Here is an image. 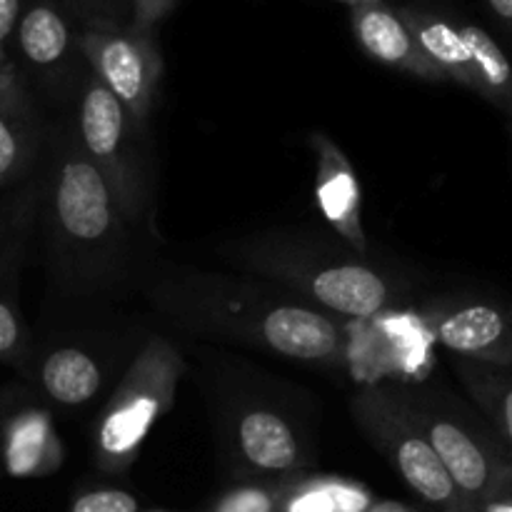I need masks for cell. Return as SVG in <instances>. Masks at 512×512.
<instances>
[{
    "instance_id": "4dcf8cb0",
    "label": "cell",
    "mask_w": 512,
    "mask_h": 512,
    "mask_svg": "<svg viewBox=\"0 0 512 512\" xmlns=\"http://www.w3.org/2000/svg\"><path fill=\"white\" fill-rule=\"evenodd\" d=\"M340 3L350 5V8H358V5H370V3H383V0H340Z\"/></svg>"
},
{
    "instance_id": "2e32d148",
    "label": "cell",
    "mask_w": 512,
    "mask_h": 512,
    "mask_svg": "<svg viewBox=\"0 0 512 512\" xmlns=\"http://www.w3.org/2000/svg\"><path fill=\"white\" fill-rule=\"evenodd\" d=\"M238 445L245 460L265 473H283L300 463V445L293 428L268 410H253L240 420Z\"/></svg>"
},
{
    "instance_id": "7c38bea8",
    "label": "cell",
    "mask_w": 512,
    "mask_h": 512,
    "mask_svg": "<svg viewBox=\"0 0 512 512\" xmlns=\"http://www.w3.org/2000/svg\"><path fill=\"white\" fill-rule=\"evenodd\" d=\"M305 290L315 303L348 318L368 320L383 313L390 303V290L375 270L358 263L328 265L305 278Z\"/></svg>"
},
{
    "instance_id": "3957f363",
    "label": "cell",
    "mask_w": 512,
    "mask_h": 512,
    "mask_svg": "<svg viewBox=\"0 0 512 512\" xmlns=\"http://www.w3.org/2000/svg\"><path fill=\"white\" fill-rule=\"evenodd\" d=\"M78 50L90 65V75L113 93L133 125L143 123L163 75L155 30L133 23L90 25L78 33Z\"/></svg>"
},
{
    "instance_id": "cb8c5ba5",
    "label": "cell",
    "mask_w": 512,
    "mask_h": 512,
    "mask_svg": "<svg viewBox=\"0 0 512 512\" xmlns=\"http://www.w3.org/2000/svg\"><path fill=\"white\" fill-rule=\"evenodd\" d=\"M25 345L23 325H20L18 313L0 298V363L15 360Z\"/></svg>"
},
{
    "instance_id": "6da1fadb",
    "label": "cell",
    "mask_w": 512,
    "mask_h": 512,
    "mask_svg": "<svg viewBox=\"0 0 512 512\" xmlns=\"http://www.w3.org/2000/svg\"><path fill=\"white\" fill-rule=\"evenodd\" d=\"M180 355L163 338H153L125 373L98 428V455L105 468H125L138 455L178 390Z\"/></svg>"
},
{
    "instance_id": "f546056e",
    "label": "cell",
    "mask_w": 512,
    "mask_h": 512,
    "mask_svg": "<svg viewBox=\"0 0 512 512\" xmlns=\"http://www.w3.org/2000/svg\"><path fill=\"white\" fill-rule=\"evenodd\" d=\"M365 512H418V510H410V508H405V505H398V503H373Z\"/></svg>"
},
{
    "instance_id": "44dd1931",
    "label": "cell",
    "mask_w": 512,
    "mask_h": 512,
    "mask_svg": "<svg viewBox=\"0 0 512 512\" xmlns=\"http://www.w3.org/2000/svg\"><path fill=\"white\" fill-rule=\"evenodd\" d=\"M60 3L70 15L83 20V28L130 23V0H60Z\"/></svg>"
},
{
    "instance_id": "4fadbf2b",
    "label": "cell",
    "mask_w": 512,
    "mask_h": 512,
    "mask_svg": "<svg viewBox=\"0 0 512 512\" xmlns=\"http://www.w3.org/2000/svg\"><path fill=\"white\" fill-rule=\"evenodd\" d=\"M398 15L410 28L413 38L418 40L423 53L443 70L445 78L478 93V73H475L473 55H470L458 23L433 13V10L410 8V5L398 8Z\"/></svg>"
},
{
    "instance_id": "4316f807",
    "label": "cell",
    "mask_w": 512,
    "mask_h": 512,
    "mask_svg": "<svg viewBox=\"0 0 512 512\" xmlns=\"http://www.w3.org/2000/svg\"><path fill=\"white\" fill-rule=\"evenodd\" d=\"M28 3L30 0H0V48H5L8 40L13 38L20 15Z\"/></svg>"
},
{
    "instance_id": "8fae6325",
    "label": "cell",
    "mask_w": 512,
    "mask_h": 512,
    "mask_svg": "<svg viewBox=\"0 0 512 512\" xmlns=\"http://www.w3.org/2000/svg\"><path fill=\"white\" fill-rule=\"evenodd\" d=\"M13 38L25 65L40 75L58 73L73 48H78V35L70 28L68 10L60 0H30Z\"/></svg>"
},
{
    "instance_id": "ac0fdd59",
    "label": "cell",
    "mask_w": 512,
    "mask_h": 512,
    "mask_svg": "<svg viewBox=\"0 0 512 512\" xmlns=\"http://www.w3.org/2000/svg\"><path fill=\"white\" fill-rule=\"evenodd\" d=\"M458 373L485 418L512 450V370L505 365L458 360Z\"/></svg>"
},
{
    "instance_id": "30bf717a",
    "label": "cell",
    "mask_w": 512,
    "mask_h": 512,
    "mask_svg": "<svg viewBox=\"0 0 512 512\" xmlns=\"http://www.w3.org/2000/svg\"><path fill=\"white\" fill-rule=\"evenodd\" d=\"M313 148L318 153V205L325 220L353 245L365 253L368 240L360 215V188L355 170L350 168L343 150L325 135H313Z\"/></svg>"
},
{
    "instance_id": "7402d4cb",
    "label": "cell",
    "mask_w": 512,
    "mask_h": 512,
    "mask_svg": "<svg viewBox=\"0 0 512 512\" xmlns=\"http://www.w3.org/2000/svg\"><path fill=\"white\" fill-rule=\"evenodd\" d=\"M138 500L125 490H95L73 503L70 512H138Z\"/></svg>"
},
{
    "instance_id": "5b68a950",
    "label": "cell",
    "mask_w": 512,
    "mask_h": 512,
    "mask_svg": "<svg viewBox=\"0 0 512 512\" xmlns=\"http://www.w3.org/2000/svg\"><path fill=\"white\" fill-rule=\"evenodd\" d=\"M415 420L423 428L425 438L430 440L438 453L440 463L445 465L453 478L455 488L463 495L465 505L475 512L488 490L493 488L500 470L510 463V455L500 445H495L488 435L470 430L463 420L438 413H420L415 410Z\"/></svg>"
},
{
    "instance_id": "e0dca14e",
    "label": "cell",
    "mask_w": 512,
    "mask_h": 512,
    "mask_svg": "<svg viewBox=\"0 0 512 512\" xmlns=\"http://www.w3.org/2000/svg\"><path fill=\"white\" fill-rule=\"evenodd\" d=\"M98 363L78 348H60L45 358L40 368V383L45 393L60 405H83L100 388Z\"/></svg>"
},
{
    "instance_id": "d6986e66",
    "label": "cell",
    "mask_w": 512,
    "mask_h": 512,
    "mask_svg": "<svg viewBox=\"0 0 512 512\" xmlns=\"http://www.w3.org/2000/svg\"><path fill=\"white\" fill-rule=\"evenodd\" d=\"M478 73V95L512 118V63L480 25L458 23Z\"/></svg>"
},
{
    "instance_id": "7a4b0ae2",
    "label": "cell",
    "mask_w": 512,
    "mask_h": 512,
    "mask_svg": "<svg viewBox=\"0 0 512 512\" xmlns=\"http://www.w3.org/2000/svg\"><path fill=\"white\" fill-rule=\"evenodd\" d=\"M355 415L420 498L438 505L443 512H470L410 405L388 393L370 390L355 400Z\"/></svg>"
},
{
    "instance_id": "603a6c76",
    "label": "cell",
    "mask_w": 512,
    "mask_h": 512,
    "mask_svg": "<svg viewBox=\"0 0 512 512\" xmlns=\"http://www.w3.org/2000/svg\"><path fill=\"white\" fill-rule=\"evenodd\" d=\"M215 512H278V498L273 490H235L215 508Z\"/></svg>"
},
{
    "instance_id": "9a60e30c",
    "label": "cell",
    "mask_w": 512,
    "mask_h": 512,
    "mask_svg": "<svg viewBox=\"0 0 512 512\" xmlns=\"http://www.w3.org/2000/svg\"><path fill=\"white\" fill-rule=\"evenodd\" d=\"M63 450L45 413H23L8 425L5 433V465L15 478L53 473Z\"/></svg>"
},
{
    "instance_id": "484cf974",
    "label": "cell",
    "mask_w": 512,
    "mask_h": 512,
    "mask_svg": "<svg viewBox=\"0 0 512 512\" xmlns=\"http://www.w3.org/2000/svg\"><path fill=\"white\" fill-rule=\"evenodd\" d=\"M175 0H130V23L155 30V25L173 10Z\"/></svg>"
},
{
    "instance_id": "277c9868",
    "label": "cell",
    "mask_w": 512,
    "mask_h": 512,
    "mask_svg": "<svg viewBox=\"0 0 512 512\" xmlns=\"http://www.w3.org/2000/svg\"><path fill=\"white\" fill-rule=\"evenodd\" d=\"M130 125L133 120L125 113L123 105L103 83L90 75L83 100H80V143H83L85 158L108 180L120 213L125 215H133L138 210V183H135V170L128 155Z\"/></svg>"
},
{
    "instance_id": "8992f818",
    "label": "cell",
    "mask_w": 512,
    "mask_h": 512,
    "mask_svg": "<svg viewBox=\"0 0 512 512\" xmlns=\"http://www.w3.org/2000/svg\"><path fill=\"white\" fill-rule=\"evenodd\" d=\"M118 200L98 168L75 153L60 165L55 183V215L65 233L78 243H98L115 230Z\"/></svg>"
},
{
    "instance_id": "9c48e42d",
    "label": "cell",
    "mask_w": 512,
    "mask_h": 512,
    "mask_svg": "<svg viewBox=\"0 0 512 512\" xmlns=\"http://www.w3.org/2000/svg\"><path fill=\"white\" fill-rule=\"evenodd\" d=\"M260 340L275 353L305 363L330 360L343 350L338 325L328 315L300 305H280L268 310L260 320Z\"/></svg>"
},
{
    "instance_id": "52a82bcc",
    "label": "cell",
    "mask_w": 512,
    "mask_h": 512,
    "mask_svg": "<svg viewBox=\"0 0 512 512\" xmlns=\"http://www.w3.org/2000/svg\"><path fill=\"white\" fill-rule=\"evenodd\" d=\"M435 340L463 360L512 365V310L490 303H463L433 323Z\"/></svg>"
},
{
    "instance_id": "ba28073f",
    "label": "cell",
    "mask_w": 512,
    "mask_h": 512,
    "mask_svg": "<svg viewBox=\"0 0 512 512\" xmlns=\"http://www.w3.org/2000/svg\"><path fill=\"white\" fill-rule=\"evenodd\" d=\"M350 25H353L355 40L370 58L390 68L405 70L415 78L433 80V83L448 80L443 70L423 53L418 40L398 15V8H388L385 3L358 5V8H350Z\"/></svg>"
},
{
    "instance_id": "f1b7e54d",
    "label": "cell",
    "mask_w": 512,
    "mask_h": 512,
    "mask_svg": "<svg viewBox=\"0 0 512 512\" xmlns=\"http://www.w3.org/2000/svg\"><path fill=\"white\" fill-rule=\"evenodd\" d=\"M13 78H18V70H15L13 60L8 58L5 48H0V88H3L5 83H10Z\"/></svg>"
},
{
    "instance_id": "ffe728a7",
    "label": "cell",
    "mask_w": 512,
    "mask_h": 512,
    "mask_svg": "<svg viewBox=\"0 0 512 512\" xmlns=\"http://www.w3.org/2000/svg\"><path fill=\"white\" fill-rule=\"evenodd\" d=\"M373 495L358 483L340 478H313L290 490L280 512H365Z\"/></svg>"
},
{
    "instance_id": "5bb4252c",
    "label": "cell",
    "mask_w": 512,
    "mask_h": 512,
    "mask_svg": "<svg viewBox=\"0 0 512 512\" xmlns=\"http://www.w3.org/2000/svg\"><path fill=\"white\" fill-rule=\"evenodd\" d=\"M35 148V118L23 80L0 88V188L15 183L28 168Z\"/></svg>"
},
{
    "instance_id": "83f0119b",
    "label": "cell",
    "mask_w": 512,
    "mask_h": 512,
    "mask_svg": "<svg viewBox=\"0 0 512 512\" xmlns=\"http://www.w3.org/2000/svg\"><path fill=\"white\" fill-rule=\"evenodd\" d=\"M490 10L512 30V0H488Z\"/></svg>"
},
{
    "instance_id": "d4e9b609",
    "label": "cell",
    "mask_w": 512,
    "mask_h": 512,
    "mask_svg": "<svg viewBox=\"0 0 512 512\" xmlns=\"http://www.w3.org/2000/svg\"><path fill=\"white\" fill-rule=\"evenodd\" d=\"M475 512H512V460L500 470L493 488L488 490Z\"/></svg>"
}]
</instances>
